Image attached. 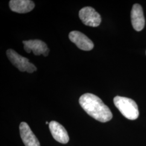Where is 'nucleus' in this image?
Returning a JSON list of instances; mask_svg holds the SVG:
<instances>
[{
	"label": "nucleus",
	"instance_id": "1",
	"mask_svg": "<svg viewBox=\"0 0 146 146\" xmlns=\"http://www.w3.org/2000/svg\"><path fill=\"white\" fill-rule=\"evenodd\" d=\"M79 104L89 115L100 122H106L113 117L112 113L108 107L94 94L82 95L79 99Z\"/></svg>",
	"mask_w": 146,
	"mask_h": 146
},
{
	"label": "nucleus",
	"instance_id": "2",
	"mask_svg": "<svg viewBox=\"0 0 146 146\" xmlns=\"http://www.w3.org/2000/svg\"><path fill=\"white\" fill-rule=\"evenodd\" d=\"M114 104L125 118L131 120L137 119L139 115L137 105L133 100L120 96L114 98Z\"/></svg>",
	"mask_w": 146,
	"mask_h": 146
},
{
	"label": "nucleus",
	"instance_id": "3",
	"mask_svg": "<svg viewBox=\"0 0 146 146\" xmlns=\"http://www.w3.org/2000/svg\"><path fill=\"white\" fill-rule=\"evenodd\" d=\"M7 55L11 63L21 72L32 73L37 70L36 66L30 62L27 58L23 57L13 49H8Z\"/></svg>",
	"mask_w": 146,
	"mask_h": 146
},
{
	"label": "nucleus",
	"instance_id": "4",
	"mask_svg": "<svg viewBox=\"0 0 146 146\" xmlns=\"http://www.w3.org/2000/svg\"><path fill=\"white\" fill-rule=\"evenodd\" d=\"M79 17L84 25L96 27L100 25L101 17L99 14L90 7H86L79 11Z\"/></svg>",
	"mask_w": 146,
	"mask_h": 146
},
{
	"label": "nucleus",
	"instance_id": "5",
	"mask_svg": "<svg viewBox=\"0 0 146 146\" xmlns=\"http://www.w3.org/2000/svg\"><path fill=\"white\" fill-rule=\"evenodd\" d=\"M69 38L79 49L82 50L89 51L92 50L94 48L93 42L86 35L80 31H71L69 34Z\"/></svg>",
	"mask_w": 146,
	"mask_h": 146
},
{
	"label": "nucleus",
	"instance_id": "6",
	"mask_svg": "<svg viewBox=\"0 0 146 146\" xmlns=\"http://www.w3.org/2000/svg\"><path fill=\"white\" fill-rule=\"evenodd\" d=\"M24 49L28 53L33 52L35 55H43L47 56L49 52V49L44 42L40 40H30L23 41Z\"/></svg>",
	"mask_w": 146,
	"mask_h": 146
},
{
	"label": "nucleus",
	"instance_id": "7",
	"mask_svg": "<svg viewBox=\"0 0 146 146\" xmlns=\"http://www.w3.org/2000/svg\"><path fill=\"white\" fill-rule=\"evenodd\" d=\"M19 128L21 139L25 146H40L37 138L26 122H21Z\"/></svg>",
	"mask_w": 146,
	"mask_h": 146
},
{
	"label": "nucleus",
	"instance_id": "8",
	"mask_svg": "<svg viewBox=\"0 0 146 146\" xmlns=\"http://www.w3.org/2000/svg\"><path fill=\"white\" fill-rule=\"evenodd\" d=\"M49 130L53 138L60 143H67L69 140L68 133L64 127L58 122L52 121L49 123Z\"/></svg>",
	"mask_w": 146,
	"mask_h": 146
},
{
	"label": "nucleus",
	"instance_id": "9",
	"mask_svg": "<svg viewBox=\"0 0 146 146\" xmlns=\"http://www.w3.org/2000/svg\"><path fill=\"white\" fill-rule=\"evenodd\" d=\"M131 20L134 29L137 31H142L145 25V19L141 5L135 4L131 11Z\"/></svg>",
	"mask_w": 146,
	"mask_h": 146
},
{
	"label": "nucleus",
	"instance_id": "10",
	"mask_svg": "<svg viewBox=\"0 0 146 146\" xmlns=\"http://www.w3.org/2000/svg\"><path fill=\"white\" fill-rule=\"evenodd\" d=\"M9 7L11 11L17 13H27L35 7L34 3L30 0H11Z\"/></svg>",
	"mask_w": 146,
	"mask_h": 146
},
{
	"label": "nucleus",
	"instance_id": "11",
	"mask_svg": "<svg viewBox=\"0 0 146 146\" xmlns=\"http://www.w3.org/2000/svg\"><path fill=\"white\" fill-rule=\"evenodd\" d=\"M48 123H48V122H46V124H47V125H48Z\"/></svg>",
	"mask_w": 146,
	"mask_h": 146
}]
</instances>
